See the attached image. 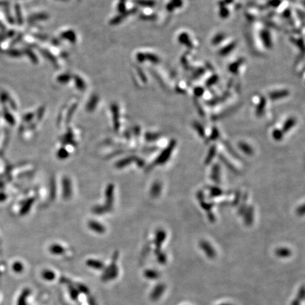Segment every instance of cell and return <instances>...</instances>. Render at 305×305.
<instances>
[{
  "label": "cell",
  "mask_w": 305,
  "mask_h": 305,
  "mask_svg": "<svg viewBox=\"0 0 305 305\" xmlns=\"http://www.w3.org/2000/svg\"><path fill=\"white\" fill-rule=\"evenodd\" d=\"M304 299V286H302L300 289L299 290V292L297 295L296 298L293 299V301L291 302V305H300Z\"/></svg>",
  "instance_id": "cell-1"
},
{
  "label": "cell",
  "mask_w": 305,
  "mask_h": 305,
  "mask_svg": "<svg viewBox=\"0 0 305 305\" xmlns=\"http://www.w3.org/2000/svg\"><path fill=\"white\" fill-rule=\"evenodd\" d=\"M165 291V286L163 285H158L156 286L153 292L152 293V298L153 299L159 298Z\"/></svg>",
  "instance_id": "cell-2"
},
{
  "label": "cell",
  "mask_w": 305,
  "mask_h": 305,
  "mask_svg": "<svg viewBox=\"0 0 305 305\" xmlns=\"http://www.w3.org/2000/svg\"><path fill=\"white\" fill-rule=\"evenodd\" d=\"M276 254L280 257H288L290 255V252L288 249H282L278 250V252H276Z\"/></svg>",
  "instance_id": "cell-3"
},
{
  "label": "cell",
  "mask_w": 305,
  "mask_h": 305,
  "mask_svg": "<svg viewBox=\"0 0 305 305\" xmlns=\"http://www.w3.org/2000/svg\"><path fill=\"white\" fill-rule=\"evenodd\" d=\"M43 278L48 280H52L54 278V274L50 271H46L42 274Z\"/></svg>",
  "instance_id": "cell-4"
},
{
  "label": "cell",
  "mask_w": 305,
  "mask_h": 305,
  "mask_svg": "<svg viewBox=\"0 0 305 305\" xmlns=\"http://www.w3.org/2000/svg\"><path fill=\"white\" fill-rule=\"evenodd\" d=\"M146 276L149 279H156L158 278V274L155 271H147L146 273Z\"/></svg>",
  "instance_id": "cell-5"
},
{
  "label": "cell",
  "mask_w": 305,
  "mask_h": 305,
  "mask_svg": "<svg viewBox=\"0 0 305 305\" xmlns=\"http://www.w3.org/2000/svg\"><path fill=\"white\" fill-rule=\"evenodd\" d=\"M13 269H14V271L16 272H20L21 270H22V266H21L20 263H16L14 264V266H13Z\"/></svg>",
  "instance_id": "cell-6"
},
{
  "label": "cell",
  "mask_w": 305,
  "mask_h": 305,
  "mask_svg": "<svg viewBox=\"0 0 305 305\" xmlns=\"http://www.w3.org/2000/svg\"><path fill=\"white\" fill-rule=\"evenodd\" d=\"M219 305H232V304H229V303H222V304H220Z\"/></svg>",
  "instance_id": "cell-7"
}]
</instances>
